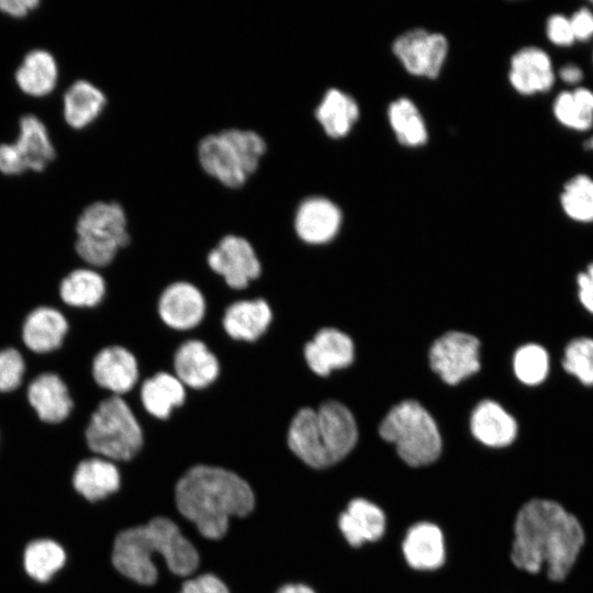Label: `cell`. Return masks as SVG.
Instances as JSON below:
<instances>
[{
  "label": "cell",
  "mask_w": 593,
  "mask_h": 593,
  "mask_svg": "<svg viewBox=\"0 0 593 593\" xmlns=\"http://www.w3.org/2000/svg\"><path fill=\"white\" fill-rule=\"evenodd\" d=\"M340 222V211L333 202L324 198H310L299 206L294 227L304 242L323 244L336 235Z\"/></svg>",
  "instance_id": "cell-19"
},
{
  "label": "cell",
  "mask_w": 593,
  "mask_h": 593,
  "mask_svg": "<svg viewBox=\"0 0 593 593\" xmlns=\"http://www.w3.org/2000/svg\"><path fill=\"white\" fill-rule=\"evenodd\" d=\"M316 119L327 135H346L359 116L354 99L337 89H329L316 109Z\"/></svg>",
  "instance_id": "cell-30"
},
{
  "label": "cell",
  "mask_w": 593,
  "mask_h": 593,
  "mask_svg": "<svg viewBox=\"0 0 593 593\" xmlns=\"http://www.w3.org/2000/svg\"><path fill=\"white\" fill-rule=\"evenodd\" d=\"M26 166L13 143L0 144V171L8 176H16L24 172Z\"/></svg>",
  "instance_id": "cell-41"
},
{
  "label": "cell",
  "mask_w": 593,
  "mask_h": 593,
  "mask_svg": "<svg viewBox=\"0 0 593 593\" xmlns=\"http://www.w3.org/2000/svg\"><path fill=\"white\" fill-rule=\"evenodd\" d=\"M155 555L165 559L171 572L182 577L191 574L199 564L194 546L166 517H155L146 525L120 533L114 541L112 561L122 574L148 585L157 579Z\"/></svg>",
  "instance_id": "cell-3"
},
{
  "label": "cell",
  "mask_w": 593,
  "mask_h": 593,
  "mask_svg": "<svg viewBox=\"0 0 593 593\" xmlns=\"http://www.w3.org/2000/svg\"><path fill=\"white\" fill-rule=\"evenodd\" d=\"M176 377L193 389L210 385L219 376L220 363L206 345L197 339L182 343L175 353Z\"/></svg>",
  "instance_id": "cell-20"
},
{
  "label": "cell",
  "mask_w": 593,
  "mask_h": 593,
  "mask_svg": "<svg viewBox=\"0 0 593 593\" xmlns=\"http://www.w3.org/2000/svg\"><path fill=\"white\" fill-rule=\"evenodd\" d=\"M405 563L414 571L434 572L447 560V544L441 527L432 521H417L405 530L401 541Z\"/></svg>",
  "instance_id": "cell-12"
},
{
  "label": "cell",
  "mask_w": 593,
  "mask_h": 593,
  "mask_svg": "<svg viewBox=\"0 0 593 593\" xmlns=\"http://www.w3.org/2000/svg\"><path fill=\"white\" fill-rule=\"evenodd\" d=\"M585 539L582 523L561 503L530 497L514 514L508 558L519 572L560 583L575 567Z\"/></svg>",
  "instance_id": "cell-1"
},
{
  "label": "cell",
  "mask_w": 593,
  "mask_h": 593,
  "mask_svg": "<svg viewBox=\"0 0 593 593\" xmlns=\"http://www.w3.org/2000/svg\"><path fill=\"white\" fill-rule=\"evenodd\" d=\"M470 429L478 441L490 448L508 447L518 434L514 417L492 401L478 404L471 415Z\"/></svg>",
  "instance_id": "cell-22"
},
{
  "label": "cell",
  "mask_w": 593,
  "mask_h": 593,
  "mask_svg": "<svg viewBox=\"0 0 593 593\" xmlns=\"http://www.w3.org/2000/svg\"><path fill=\"white\" fill-rule=\"evenodd\" d=\"M379 434L394 445L399 457L410 467L429 466L440 457L443 443L438 427L415 401L395 405L380 424Z\"/></svg>",
  "instance_id": "cell-5"
},
{
  "label": "cell",
  "mask_w": 593,
  "mask_h": 593,
  "mask_svg": "<svg viewBox=\"0 0 593 593\" xmlns=\"http://www.w3.org/2000/svg\"><path fill=\"white\" fill-rule=\"evenodd\" d=\"M176 504L202 536L220 539L227 532L231 516H246L253 511L255 496L249 484L236 473L195 466L178 481Z\"/></svg>",
  "instance_id": "cell-2"
},
{
  "label": "cell",
  "mask_w": 593,
  "mask_h": 593,
  "mask_svg": "<svg viewBox=\"0 0 593 593\" xmlns=\"http://www.w3.org/2000/svg\"><path fill=\"white\" fill-rule=\"evenodd\" d=\"M180 593H230L217 577L206 573L183 583Z\"/></svg>",
  "instance_id": "cell-39"
},
{
  "label": "cell",
  "mask_w": 593,
  "mask_h": 593,
  "mask_svg": "<svg viewBox=\"0 0 593 593\" xmlns=\"http://www.w3.org/2000/svg\"><path fill=\"white\" fill-rule=\"evenodd\" d=\"M25 362L15 348L8 347L0 350V392L15 390L22 382Z\"/></svg>",
  "instance_id": "cell-37"
},
{
  "label": "cell",
  "mask_w": 593,
  "mask_h": 593,
  "mask_svg": "<svg viewBox=\"0 0 593 593\" xmlns=\"http://www.w3.org/2000/svg\"><path fill=\"white\" fill-rule=\"evenodd\" d=\"M27 400L43 422L56 424L66 419L74 406L68 388L53 372L35 377L27 387Z\"/></svg>",
  "instance_id": "cell-17"
},
{
  "label": "cell",
  "mask_w": 593,
  "mask_h": 593,
  "mask_svg": "<svg viewBox=\"0 0 593 593\" xmlns=\"http://www.w3.org/2000/svg\"><path fill=\"white\" fill-rule=\"evenodd\" d=\"M558 76L567 85H578L583 79V70L575 64H566L558 70Z\"/></svg>",
  "instance_id": "cell-44"
},
{
  "label": "cell",
  "mask_w": 593,
  "mask_h": 593,
  "mask_svg": "<svg viewBox=\"0 0 593 593\" xmlns=\"http://www.w3.org/2000/svg\"><path fill=\"white\" fill-rule=\"evenodd\" d=\"M67 332L68 322L59 310L38 306L26 315L22 325V339L30 350L45 354L59 348Z\"/></svg>",
  "instance_id": "cell-21"
},
{
  "label": "cell",
  "mask_w": 593,
  "mask_h": 593,
  "mask_svg": "<svg viewBox=\"0 0 593 593\" xmlns=\"http://www.w3.org/2000/svg\"><path fill=\"white\" fill-rule=\"evenodd\" d=\"M205 301L200 290L184 281L174 282L160 294L158 313L166 325L175 329H190L203 318Z\"/></svg>",
  "instance_id": "cell-14"
},
{
  "label": "cell",
  "mask_w": 593,
  "mask_h": 593,
  "mask_svg": "<svg viewBox=\"0 0 593 593\" xmlns=\"http://www.w3.org/2000/svg\"><path fill=\"white\" fill-rule=\"evenodd\" d=\"M584 148L593 152V135L585 141Z\"/></svg>",
  "instance_id": "cell-46"
},
{
  "label": "cell",
  "mask_w": 593,
  "mask_h": 593,
  "mask_svg": "<svg viewBox=\"0 0 593 593\" xmlns=\"http://www.w3.org/2000/svg\"><path fill=\"white\" fill-rule=\"evenodd\" d=\"M479 347L472 335L446 333L430 348V366L446 383L456 384L480 369Z\"/></svg>",
  "instance_id": "cell-9"
},
{
  "label": "cell",
  "mask_w": 593,
  "mask_h": 593,
  "mask_svg": "<svg viewBox=\"0 0 593 593\" xmlns=\"http://www.w3.org/2000/svg\"><path fill=\"white\" fill-rule=\"evenodd\" d=\"M27 170L42 171L55 158L48 131L36 115L26 114L19 123V135L13 143Z\"/></svg>",
  "instance_id": "cell-25"
},
{
  "label": "cell",
  "mask_w": 593,
  "mask_h": 593,
  "mask_svg": "<svg viewBox=\"0 0 593 593\" xmlns=\"http://www.w3.org/2000/svg\"><path fill=\"white\" fill-rule=\"evenodd\" d=\"M278 593H315V591L302 583L287 584Z\"/></svg>",
  "instance_id": "cell-45"
},
{
  "label": "cell",
  "mask_w": 593,
  "mask_h": 593,
  "mask_svg": "<svg viewBox=\"0 0 593 593\" xmlns=\"http://www.w3.org/2000/svg\"><path fill=\"white\" fill-rule=\"evenodd\" d=\"M304 357L311 370L327 376L333 369L349 366L354 358L351 339L335 328H323L304 346Z\"/></svg>",
  "instance_id": "cell-18"
},
{
  "label": "cell",
  "mask_w": 593,
  "mask_h": 593,
  "mask_svg": "<svg viewBox=\"0 0 593 593\" xmlns=\"http://www.w3.org/2000/svg\"><path fill=\"white\" fill-rule=\"evenodd\" d=\"M141 399L149 414L165 419L169 417L174 407L184 402L186 390L176 376L158 372L143 382Z\"/></svg>",
  "instance_id": "cell-28"
},
{
  "label": "cell",
  "mask_w": 593,
  "mask_h": 593,
  "mask_svg": "<svg viewBox=\"0 0 593 593\" xmlns=\"http://www.w3.org/2000/svg\"><path fill=\"white\" fill-rule=\"evenodd\" d=\"M118 468L104 458H90L77 466L72 484L89 501H99L114 493L120 486Z\"/></svg>",
  "instance_id": "cell-26"
},
{
  "label": "cell",
  "mask_w": 593,
  "mask_h": 593,
  "mask_svg": "<svg viewBox=\"0 0 593 593\" xmlns=\"http://www.w3.org/2000/svg\"><path fill=\"white\" fill-rule=\"evenodd\" d=\"M555 119L563 127L577 132L593 127V91L585 87H575L557 94L552 103Z\"/></svg>",
  "instance_id": "cell-29"
},
{
  "label": "cell",
  "mask_w": 593,
  "mask_h": 593,
  "mask_svg": "<svg viewBox=\"0 0 593 593\" xmlns=\"http://www.w3.org/2000/svg\"><path fill=\"white\" fill-rule=\"evenodd\" d=\"M555 80L551 58L544 49L527 46L513 55L510 81L517 92L525 96L547 92Z\"/></svg>",
  "instance_id": "cell-15"
},
{
  "label": "cell",
  "mask_w": 593,
  "mask_h": 593,
  "mask_svg": "<svg viewBox=\"0 0 593 593\" xmlns=\"http://www.w3.org/2000/svg\"><path fill=\"white\" fill-rule=\"evenodd\" d=\"M265 150V141L256 132L234 128L205 136L198 157L206 174L228 188H238L256 170Z\"/></svg>",
  "instance_id": "cell-6"
},
{
  "label": "cell",
  "mask_w": 593,
  "mask_h": 593,
  "mask_svg": "<svg viewBox=\"0 0 593 593\" xmlns=\"http://www.w3.org/2000/svg\"><path fill=\"white\" fill-rule=\"evenodd\" d=\"M208 264L233 289L246 288L249 281L258 278L261 272L260 261L253 246L245 238L235 235H227L220 240L208 255Z\"/></svg>",
  "instance_id": "cell-11"
},
{
  "label": "cell",
  "mask_w": 593,
  "mask_h": 593,
  "mask_svg": "<svg viewBox=\"0 0 593 593\" xmlns=\"http://www.w3.org/2000/svg\"><path fill=\"white\" fill-rule=\"evenodd\" d=\"M389 120L398 139L406 146L425 143L427 133L424 121L412 101L401 98L389 107Z\"/></svg>",
  "instance_id": "cell-34"
},
{
  "label": "cell",
  "mask_w": 593,
  "mask_h": 593,
  "mask_svg": "<svg viewBox=\"0 0 593 593\" xmlns=\"http://www.w3.org/2000/svg\"><path fill=\"white\" fill-rule=\"evenodd\" d=\"M357 440L358 428L353 414L336 401L324 402L317 410H299L288 430L291 451L314 469L338 463L354 449Z\"/></svg>",
  "instance_id": "cell-4"
},
{
  "label": "cell",
  "mask_w": 593,
  "mask_h": 593,
  "mask_svg": "<svg viewBox=\"0 0 593 593\" xmlns=\"http://www.w3.org/2000/svg\"><path fill=\"white\" fill-rule=\"evenodd\" d=\"M65 561L64 549L51 539H37L30 542L23 555L25 571L38 582L51 580L63 568Z\"/></svg>",
  "instance_id": "cell-32"
},
{
  "label": "cell",
  "mask_w": 593,
  "mask_h": 593,
  "mask_svg": "<svg viewBox=\"0 0 593 593\" xmlns=\"http://www.w3.org/2000/svg\"><path fill=\"white\" fill-rule=\"evenodd\" d=\"M569 19L575 42H588L593 37V12L591 9L579 8Z\"/></svg>",
  "instance_id": "cell-40"
},
{
  "label": "cell",
  "mask_w": 593,
  "mask_h": 593,
  "mask_svg": "<svg viewBox=\"0 0 593 593\" xmlns=\"http://www.w3.org/2000/svg\"><path fill=\"white\" fill-rule=\"evenodd\" d=\"M448 51L444 35L422 29L399 36L393 52L411 74L435 78L440 71Z\"/></svg>",
  "instance_id": "cell-10"
},
{
  "label": "cell",
  "mask_w": 593,
  "mask_h": 593,
  "mask_svg": "<svg viewBox=\"0 0 593 593\" xmlns=\"http://www.w3.org/2000/svg\"><path fill=\"white\" fill-rule=\"evenodd\" d=\"M546 35L553 45L559 47H569L575 43L570 19L562 13H555L548 18Z\"/></svg>",
  "instance_id": "cell-38"
},
{
  "label": "cell",
  "mask_w": 593,
  "mask_h": 593,
  "mask_svg": "<svg viewBox=\"0 0 593 593\" xmlns=\"http://www.w3.org/2000/svg\"><path fill=\"white\" fill-rule=\"evenodd\" d=\"M338 529L351 548H361L382 539L388 529L384 510L376 502L356 496L348 501L337 518Z\"/></svg>",
  "instance_id": "cell-13"
},
{
  "label": "cell",
  "mask_w": 593,
  "mask_h": 593,
  "mask_svg": "<svg viewBox=\"0 0 593 593\" xmlns=\"http://www.w3.org/2000/svg\"><path fill=\"white\" fill-rule=\"evenodd\" d=\"M559 202L563 213L578 223L593 222V178L579 174L562 187Z\"/></svg>",
  "instance_id": "cell-33"
},
{
  "label": "cell",
  "mask_w": 593,
  "mask_h": 593,
  "mask_svg": "<svg viewBox=\"0 0 593 593\" xmlns=\"http://www.w3.org/2000/svg\"><path fill=\"white\" fill-rule=\"evenodd\" d=\"M76 233V253L94 267L111 264L118 250L130 242L125 213L116 202L88 205L77 220Z\"/></svg>",
  "instance_id": "cell-8"
},
{
  "label": "cell",
  "mask_w": 593,
  "mask_h": 593,
  "mask_svg": "<svg viewBox=\"0 0 593 593\" xmlns=\"http://www.w3.org/2000/svg\"><path fill=\"white\" fill-rule=\"evenodd\" d=\"M271 320L269 304L262 299H257L242 300L228 305L222 323L232 338L254 342L266 332Z\"/></svg>",
  "instance_id": "cell-23"
},
{
  "label": "cell",
  "mask_w": 593,
  "mask_h": 593,
  "mask_svg": "<svg viewBox=\"0 0 593 593\" xmlns=\"http://www.w3.org/2000/svg\"><path fill=\"white\" fill-rule=\"evenodd\" d=\"M105 294V281L97 271L78 268L70 271L59 284L60 299L76 307H91L99 304Z\"/></svg>",
  "instance_id": "cell-31"
},
{
  "label": "cell",
  "mask_w": 593,
  "mask_h": 593,
  "mask_svg": "<svg viewBox=\"0 0 593 593\" xmlns=\"http://www.w3.org/2000/svg\"><path fill=\"white\" fill-rule=\"evenodd\" d=\"M92 377L101 388L120 396L128 392L138 379L136 358L122 346L104 347L93 358Z\"/></svg>",
  "instance_id": "cell-16"
},
{
  "label": "cell",
  "mask_w": 593,
  "mask_h": 593,
  "mask_svg": "<svg viewBox=\"0 0 593 593\" xmlns=\"http://www.w3.org/2000/svg\"><path fill=\"white\" fill-rule=\"evenodd\" d=\"M104 105V93L91 82L80 79L69 86L64 94V119L70 127L81 130L100 115Z\"/></svg>",
  "instance_id": "cell-27"
},
{
  "label": "cell",
  "mask_w": 593,
  "mask_h": 593,
  "mask_svg": "<svg viewBox=\"0 0 593 593\" xmlns=\"http://www.w3.org/2000/svg\"><path fill=\"white\" fill-rule=\"evenodd\" d=\"M592 63H593V51H592Z\"/></svg>",
  "instance_id": "cell-47"
},
{
  "label": "cell",
  "mask_w": 593,
  "mask_h": 593,
  "mask_svg": "<svg viewBox=\"0 0 593 593\" xmlns=\"http://www.w3.org/2000/svg\"><path fill=\"white\" fill-rule=\"evenodd\" d=\"M578 295L582 306L593 314V262L577 277Z\"/></svg>",
  "instance_id": "cell-42"
},
{
  "label": "cell",
  "mask_w": 593,
  "mask_h": 593,
  "mask_svg": "<svg viewBox=\"0 0 593 593\" xmlns=\"http://www.w3.org/2000/svg\"><path fill=\"white\" fill-rule=\"evenodd\" d=\"M563 369L584 385H593V338L578 337L564 348Z\"/></svg>",
  "instance_id": "cell-36"
},
{
  "label": "cell",
  "mask_w": 593,
  "mask_h": 593,
  "mask_svg": "<svg viewBox=\"0 0 593 593\" xmlns=\"http://www.w3.org/2000/svg\"><path fill=\"white\" fill-rule=\"evenodd\" d=\"M86 439L93 452L120 461L132 459L143 446L142 428L119 395L100 402L90 417Z\"/></svg>",
  "instance_id": "cell-7"
},
{
  "label": "cell",
  "mask_w": 593,
  "mask_h": 593,
  "mask_svg": "<svg viewBox=\"0 0 593 593\" xmlns=\"http://www.w3.org/2000/svg\"><path fill=\"white\" fill-rule=\"evenodd\" d=\"M20 90L27 96L40 98L49 94L58 80V65L55 57L45 49L29 52L14 75Z\"/></svg>",
  "instance_id": "cell-24"
},
{
  "label": "cell",
  "mask_w": 593,
  "mask_h": 593,
  "mask_svg": "<svg viewBox=\"0 0 593 593\" xmlns=\"http://www.w3.org/2000/svg\"><path fill=\"white\" fill-rule=\"evenodd\" d=\"M40 3L38 0H0V12L12 18H24Z\"/></svg>",
  "instance_id": "cell-43"
},
{
  "label": "cell",
  "mask_w": 593,
  "mask_h": 593,
  "mask_svg": "<svg viewBox=\"0 0 593 593\" xmlns=\"http://www.w3.org/2000/svg\"><path fill=\"white\" fill-rule=\"evenodd\" d=\"M513 365L519 381L536 385L541 383L548 374L549 356L540 345L527 344L516 351Z\"/></svg>",
  "instance_id": "cell-35"
}]
</instances>
